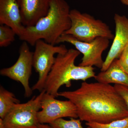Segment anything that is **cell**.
I'll use <instances>...</instances> for the list:
<instances>
[{"instance_id": "cell-23", "label": "cell", "mask_w": 128, "mask_h": 128, "mask_svg": "<svg viewBox=\"0 0 128 128\" xmlns=\"http://www.w3.org/2000/svg\"><path fill=\"white\" fill-rule=\"evenodd\" d=\"M90 128V127H88V128Z\"/></svg>"}, {"instance_id": "cell-3", "label": "cell", "mask_w": 128, "mask_h": 128, "mask_svg": "<svg viewBox=\"0 0 128 128\" xmlns=\"http://www.w3.org/2000/svg\"><path fill=\"white\" fill-rule=\"evenodd\" d=\"M80 54L76 50L71 48L65 54H57L45 82L44 89L46 92L57 97L62 86L70 87L72 81L85 82L95 78L96 75L93 66L76 65V60Z\"/></svg>"}, {"instance_id": "cell-14", "label": "cell", "mask_w": 128, "mask_h": 128, "mask_svg": "<svg viewBox=\"0 0 128 128\" xmlns=\"http://www.w3.org/2000/svg\"><path fill=\"white\" fill-rule=\"evenodd\" d=\"M20 103L13 93L1 86L0 87V117L3 119L14 105Z\"/></svg>"}, {"instance_id": "cell-9", "label": "cell", "mask_w": 128, "mask_h": 128, "mask_svg": "<svg viewBox=\"0 0 128 128\" xmlns=\"http://www.w3.org/2000/svg\"><path fill=\"white\" fill-rule=\"evenodd\" d=\"M41 110L38 113L39 124H50L64 118H78L75 105L71 101L57 100L46 92L41 101Z\"/></svg>"}, {"instance_id": "cell-7", "label": "cell", "mask_w": 128, "mask_h": 128, "mask_svg": "<svg viewBox=\"0 0 128 128\" xmlns=\"http://www.w3.org/2000/svg\"><path fill=\"white\" fill-rule=\"evenodd\" d=\"M109 40L102 37H98L91 42H82L79 41L73 36L63 34L58 40L57 44L66 42L73 45L80 53L83 54L80 66H95L101 69L104 61L102 53L109 46Z\"/></svg>"}, {"instance_id": "cell-20", "label": "cell", "mask_w": 128, "mask_h": 128, "mask_svg": "<svg viewBox=\"0 0 128 128\" xmlns=\"http://www.w3.org/2000/svg\"><path fill=\"white\" fill-rule=\"evenodd\" d=\"M37 128H53L49 124H38Z\"/></svg>"}, {"instance_id": "cell-18", "label": "cell", "mask_w": 128, "mask_h": 128, "mask_svg": "<svg viewBox=\"0 0 128 128\" xmlns=\"http://www.w3.org/2000/svg\"><path fill=\"white\" fill-rule=\"evenodd\" d=\"M116 60L121 68L128 74V47L124 50L119 58L116 59Z\"/></svg>"}, {"instance_id": "cell-5", "label": "cell", "mask_w": 128, "mask_h": 128, "mask_svg": "<svg viewBox=\"0 0 128 128\" xmlns=\"http://www.w3.org/2000/svg\"><path fill=\"white\" fill-rule=\"evenodd\" d=\"M33 54V66L38 75L36 82L32 88L33 91L42 92L46 79L52 67L56 54H64L68 51L64 44L59 46L48 43L42 40L36 41Z\"/></svg>"}, {"instance_id": "cell-19", "label": "cell", "mask_w": 128, "mask_h": 128, "mask_svg": "<svg viewBox=\"0 0 128 128\" xmlns=\"http://www.w3.org/2000/svg\"><path fill=\"white\" fill-rule=\"evenodd\" d=\"M114 86L128 108V87L119 84H114Z\"/></svg>"}, {"instance_id": "cell-16", "label": "cell", "mask_w": 128, "mask_h": 128, "mask_svg": "<svg viewBox=\"0 0 128 128\" xmlns=\"http://www.w3.org/2000/svg\"><path fill=\"white\" fill-rule=\"evenodd\" d=\"M88 127L92 128H128V117L106 124L86 122Z\"/></svg>"}, {"instance_id": "cell-13", "label": "cell", "mask_w": 128, "mask_h": 128, "mask_svg": "<svg viewBox=\"0 0 128 128\" xmlns=\"http://www.w3.org/2000/svg\"><path fill=\"white\" fill-rule=\"evenodd\" d=\"M98 82L104 84H114L128 87V74L118 65L114 60L107 70L96 75L94 78Z\"/></svg>"}, {"instance_id": "cell-10", "label": "cell", "mask_w": 128, "mask_h": 128, "mask_svg": "<svg viewBox=\"0 0 128 128\" xmlns=\"http://www.w3.org/2000/svg\"><path fill=\"white\" fill-rule=\"evenodd\" d=\"M115 35L101 71L107 70L114 60L118 59L124 50L128 47V18L126 16L115 14Z\"/></svg>"}, {"instance_id": "cell-2", "label": "cell", "mask_w": 128, "mask_h": 128, "mask_svg": "<svg viewBox=\"0 0 128 128\" xmlns=\"http://www.w3.org/2000/svg\"><path fill=\"white\" fill-rule=\"evenodd\" d=\"M70 10L65 0H50L46 16L34 26L25 27L19 39L31 46H34L40 40L56 45L60 37L70 27Z\"/></svg>"}, {"instance_id": "cell-6", "label": "cell", "mask_w": 128, "mask_h": 128, "mask_svg": "<svg viewBox=\"0 0 128 128\" xmlns=\"http://www.w3.org/2000/svg\"><path fill=\"white\" fill-rule=\"evenodd\" d=\"M44 89L24 103L16 104L3 118L4 128H37L39 122L38 113L41 109Z\"/></svg>"}, {"instance_id": "cell-21", "label": "cell", "mask_w": 128, "mask_h": 128, "mask_svg": "<svg viewBox=\"0 0 128 128\" xmlns=\"http://www.w3.org/2000/svg\"><path fill=\"white\" fill-rule=\"evenodd\" d=\"M0 128H4L3 120L2 118H0Z\"/></svg>"}, {"instance_id": "cell-22", "label": "cell", "mask_w": 128, "mask_h": 128, "mask_svg": "<svg viewBox=\"0 0 128 128\" xmlns=\"http://www.w3.org/2000/svg\"><path fill=\"white\" fill-rule=\"evenodd\" d=\"M121 1L124 4L128 6V0H121Z\"/></svg>"}, {"instance_id": "cell-11", "label": "cell", "mask_w": 128, "mask_h": 128, "mask_svg": "<svg viewBox=\"0 0 128 128\" xmlns=\"http://www.w3.org/2000/svg\"><path fill=\"white\" fill-rule=\"evenodd\" d=\"M20 10L22 22L25 27L34 26L46 16L50 0H17Z\"/></svg>"}, {"instance_id": "cell-12", "label": "cell", "mask_w": 128, "mask_h": 128, "mask_svg": "<svg viewBox=\"0 0 128 128\" xmlns=\"http://www.w3.org/2000/svg\"><path fill=\"white\" fill-rule=\"evenodd\" d=\"M0 24L12 28L18 37L22 34L25 26L17 0H0Z\"/></svg>"}, {"instance_id": "cell-15", "label": "cell", "mask_w": 128, "mask_h": 128, "mask_svg": "<svg viewBox=\"0 0 128 128\" xmlns=\"http://www.w3.org/2000/svg\"><path fill=\"white\" fill-rule=\"evenodd\" d=\"M16 32L7 25L0 24V47L6 48L15 40Z\"/></svg>"}, {"instance_id": "cell-8", "label": "cell", "mask_w": 128, "mask_h": 128, "mask_svg": "<svg viewBox=\"0 0 128 128\" xmlns=\"http://www.w3.org/2000/svg\"><path fill=\"white\" fill-rule=\"evenodd\" d=\"M28 44L23 41L19 49V55L16 62L12 66L3 68L0 74L12 80L20 82L24 88L25 97L29 98L33 91L29 85L32 74L33 52L30 50Z\"/></svg>"}, {"instance_id": "cell-17", "label": "cell", "mask_w": 128, "mask_h": 128, "mask_svg": "<svg viewBox=\"0 0 128 128\" xmlns=\"http://www.w3.org/2000/svg\"><path fill=\"white\" fill-rule=\"evenodd\" d=\"M80 119L70 118V120L63 118L56 120L50 125L53 128H83Z\"/></svg>"}, {"instance_id": "cell-1", "label": "cell", "mask_w": 128, "mask_h": 128, "mask_svg": "<svg viewBox=\"0 0 128 128\" xmlns=\"http://www.w3.org/2000/svg\"><path fill=\"white\" fill-rule=\"evenodd\" d=\"M75 105L78 118L86 122L106 124L128 117V108L114 86L84 82L78 89L59 92Z\"/></svg>"}, {"instance_id": "cell-4", "label": "cell", "mask_w": 128, "mask_h": 128, "mask_svg": "<svg viewBox=\"0 0 128 128\" xmlns=\"http://www.w3.org/2000/svg\"><path fill=\"white\" fill-rule=\"evenodd\" d=\"M70 18L71 26L64 34H70L79 41L86 42L98 37L109 40L114 38V34L106 24L89 14L73 9L70 10Z\"/></svg>"}]
</instances>
